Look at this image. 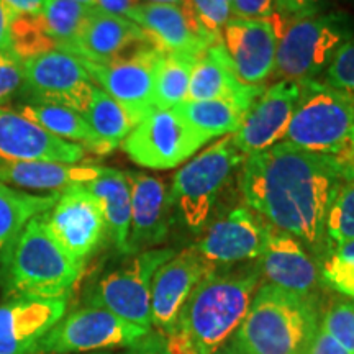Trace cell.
<instances>
[{"instance_id": "cell-1", "label": "cell", "mask_w": 354, "mask_h": 354, "mask_svg": "<svg viewBox=\"0 0 354 354\" xmlns=\"http://www.w3.org/2000/svg\"><path fill=\"white\" fill-rule=\"evenodd\" d=\"M241 167L248 209L297 238L315 258H325L326 214L344 180L336 158L281 141L246 156Z\"/></svg>"}, {"instance_id": "cell-2", "label": "cell", "mask_w": 354, "mask_h": 354, "mask_svg": "<svg viewBox=\"0 0 354 354\" xmlns=\"http://www.w3.org/2000/svg\"><path fill=\"white\" fill-rule=\"evenodd\" d=\"M259 266L212 272L194 289L166 336L171 354H215L241 325L256 287Z\"/></svg>"}, {"instance_id": "cell-3", "label": "cell", "mask_w": 354, "mask_h": 354, "mask_svg": "<svg viewBox=\"0 0 354 354\" xmlns=\"http://www.w3.org/2000/svg\"><path fill=\"white\" fill-rule=\"evenodd\" d=\"M320 328L313 295H299L272 284L256 290L241 325L232 336L240 354H307Z\"/></svg>"}, {"instance_id": "cell-4", "label": "cell", "mask_w": 354, "mask_h": 354, "mask_svg": "<svg viewBox=\"0 0 354 354\" xmlns=\"http://www.w3.org/2000/svg\"><path fill=\"white\" fill-rule=\"evenodd\" d=\"M84 271L48 232L43 215L17 234L0 261V281L10 297H68Z\"/></svg>"}, {"instance_id": "cell-5", "label": "cell", "mask_w": 354, "mask_h": 354, "mask_svg": "<svg viewBox=\"0 0 354 354\" xmlns=\"http://www.w3.org/2000/svg\"><path fill=\"white\" fill-rule=\"evenodd\" d=\"M297 107L284 136L286 143L322 154H338L354 125V97L322 79L300 81Z\"/></svg>"}, {"instance_id": "cell-6", "label": "cell", "mask_w": 354, "mask_h": 354, "mask_svg": "<svg viewBox=\"0 0 354 354\" xmlns=\"http://www.w3.org/2000/svg\"><path fill=\"white\" fill-rule=\"evenodd\" d=\"M245 159L228 136L209 146L176 172L171 197L185 227L194 233L207 228L223 187Z\"/></svg>"}, {"instance_id": "cell-7", "label": "cell", "mask_w": 354, "mask_h": 354, "mask_svg": "<svg viewBox=\"0 0 354 354\" xmlns=\"http://www.w3.org/2000/svg\"><path fill=\"white\" fill-rule=\"evenodd\" d=\"M351 35V21L344 13H317L282 24L274 76L295 82L318 79Z\"/></svg>"}, {"instance_id": "cell-8", "label": "cell", "mask_w": 354, "mask_h": 354, "mask_svg": "<svg viewBox=\"0 0 354 354\" xmlns=\"http://www.w3.org/2000/svg\"><path fill=\"white\" fill-rule=\"evenodd\" d=\"M209 141L174 109H151L123 140L122 148L135 165L165 171L184 165Z\"/></svg>"}, {"instance_id": "cell-9", "label": "cell", "mask_w": 354, "mask_h": 354, "mask_svg": "<svg viewBox=\"0 0 354 354\" xmlns=\"http://www.w3.org/2000/svg\"><path fill=\"white\" fill-rule=\"evenodd\" d=\"M149 331L109 310L87 305L61 318L30 354L99 353L110 348H127Z\"/></svg>"}, {"instance_id": "cell-10", "label": "cell", "mask_w": 354, "mask_h": 354, "mask_svg": "<svg viewBox=\"0 0 354 354\" xmlns=\"http://www.w3.org/2000/svg\"><path fill=\"white\" fill-rule=\"evenodd\" d=\"M176 254L174 250L136 253L120 269L105 274L94 286L87 304L115 313L123 320L151 330V282L154 272Z\"/></svg>"}, {"instance_id": "cell-11", "label": "cell", "mask_w": 354, "mask_h": 354, "mask_svg": "<svg viewBox=\"0 0 354 354\" xmlns=\"http://www.w3.org/2000/svg\"><path fill=\"white\" fill-rule=\"evenodd\" d=\"M161 56L162 51L151 43H141L105 63H91L84 59L81 63L95 86L120 102L140 122L154 109V79Z\"/></svg>"}, {"instance_id": "cell-12", "label": "cell", "mask_w": 354, "mask_h": 354, "mask_svg": "<svg viewBox=\"0 0 354 354\" xmlns=\"http://www.w3.org/2000/svg\"><path fill=\"white\" fill-rule=\"evenodd\" d=\"M95 82L81 59L66 51H46L24 59V91L30 102L63 105L84 115Z\"/></svg>"}, {"instance_id": "cell-13", "label": "cell", "mask_w": 354, "mask_h": 354, "mask_svg": "<svg viewBox=\"0 0 354 354\" xmlns=\"http://www.w3.org/2000/svg\"><path fill=\"white\" fill-rule=\"evenodd\" d=\"M43 221L57 245L81 264H86L107 234L99 202L86 185L61 192L53 209L43 214Z\"/></svg>"}, {"instance_id": "cell-14", "label": "cell", "mask_w": 354, "mask_h": 354, "mask_svg": "<svg viewBox=\"0 0 354 354\" xmlns=\"http://www.w3.org/2000/svg\"><path fill=\"white\" fill-rule=\"evenodd\" d=\"M282 24L271 19L230 17L221 28V43L238 77L246 86H263L274 74Z\"/></svg>"}, {"instance_id": "cell-15", "label": "cell", "mask_w": 354, "mask_h": 354, "mask_svg": "<svg viewBox=\"0 0 354 354\" xmlns=\"http://www.w3.org/2000/svg\"><path fill=\"white\" fill-rule=\"evenodd\" d=\"M127 19L141 26L153 46L165 53L202 56L221 39L203 26L192 8L141 2Z\"/></svg>"}, {"instance_id": "cell-16", "label": "cell", "mask_w": 354, "mask_h": 354, "mask_svg": "<svg viewBox=\"0 0 354 354\" xmlns=\"http://www.w3.org/2000/svg\"><path fill=\"white\" fill-rule=\"evenodd\" d=\"M216 266L194 246L176 253L154 272L151 282V325L167 335L184 308L190 294Z\"/></svg>"}, {"instance_id": "cell-17", "label": "cell", "mask_w": 354, "mask_h": 354, "mask_svg": "<svg viewBox=\"0 0 354 354\" xmlns=\"http://www.w3.org/2000/svg\"><path fill=\"white\" fill-rule=\"evenodd\" d=\"M268 243V223L248 207H236L207 225L194 248L212 264L259 259Z\"/></svg>"}, {"instance_id": "cell-18", "label": "cell", "mask_w": 354, "mask_h": 354, "mask_svg": "<svg viewBox=\"0 0 354 354\" xmlns=\"http://www.w3.org/2000/svg\"><path fill=\"white\" fill-rule=\"evenodd\" d=\"M300 86L295 81H277L264 88L248 110L240 130L232 140L245 156L261 153L284 140L292 115L297 107Z\"/></svg>"}, {"instance_id": "cell-19", "label": "cell", "mask_w": 354, "mask_h": 354, "mask_svg": "<svg viewBox=\"0 0 354 354\" xmlns=\"http://www.w3.org/2000/svg\"><path fill=\"white\" fill-rule=\"evenodd\" d=\"M86 149L51 135L19 110L0 107V165L53 161L79 165Z\"/></svg>"}, {"instance_id": "cell-20", "label": "cell", "mask_w": 354, "mask_h": 354, "mask_svg": "<svg viewBox=\"0 0 354 354\" xmlns=\"http://www.w3.org/2000/svg\"><path fill=\"white\" fill-rule=\"evenodd\" d=\"M131 194L128 254H136L166 240L174 203L165 180L145 172H125Z\"/></svg>"}, {"instance_id": "cell-21", "label": "cell", "mask_w": 354, "mask_h": 354, "mask_svg": "<svg viewBox=\"0 0 354 354\" xmlns=\"http://www.w3.org/2000/svg\"><path fill=\"white\" fill-rule=\"evenodd\" d=\"M68 297H10L0 304V354H30L66 315Z\"/></svg>"}, {"instance_id": "cell-22", "label": "cell", "mask_w": 354, "mask_h": 354, "mask_svg": "<svg viewBox=\"0 0 354 354\" xmlns=\"http://www.w3.org/2000/svg\"><path fill=\"white\" fill-rule=\"evenodd\" d=\"M258 261L259 271L269 284L292 294L312 295L320 282V263L315 256L297 238L269 223L268 243Z\"/></svg>"}, {"instance_id": "cell-23", "label": "cell", "mask_w": 354, "mask_h": 354, "mask_svg": "<svg viewBox=\"0 0 354 354\" xmlns=\"http://www.w3.org/2000/svg\"><path fill=\"white\" fill-rule=\"evenodd\" d=\"M263 92V86H246L240 81L220 39L197 59L185 100H225L248 112Z\"/></svg>"}, {"instance_id": "cell-24", "label": "cell", "mask_w": 354, "mask_h": 354, "mask_svg": "<svg viewBox=\"0 0 354 354\" xmlns=\"http://www.w3.org/2000/svg\"><path fill=\"white\" fill-rule=\"evenodd\" d=\"M141 43L151 41L135 21L92 7L81 32L64 51L91 63H105Z\"/></svg>"}, {"instance_id": "cell-25", "label": "cell", "mask_w": 354, "mask_h": 354, "mask_svg": "<svg viewBox=\"0 0 354 354\" xmlns=\"http://www.w3.org/2000/svg\"><path fill=\"white\" fill-rule=\"evenodd\" d=\"M105 167L92 165H66L53 161L3 162L0 183L25 190L61 194L73 185H86L97 179Z\"/></svg>"}, {"instance_id": "cell-26", "label": "cell", "mask_w": 354, "mask_h": 354, "mask_svg": "<svg viewBox=\"0 0 354 354\" xmlns=\"http://www.w3.org/2000/svg\"><path fill=\"white\" fill-rule=\"evenodd\" d=\"M86 189L99 202L110 240L122 254H128L131 223V194L123 171L105 167L104 172L86 184Z\"/></svg>"}, {"instance_id": "cell-27", "label": "cell", "mask_w": 354, "mask_h": 354, "mask_svg": "<svg viewBox=\"0 0 354 354\" xmlns=\"http://www.w3.org/2000/svg\"><path fill=\"white\" fill-rule=\"evenodd\" d=\"M19 112L57 138L82 146L86 151L88 149L97 154H109L107 148L99 140L86 118L76 110L63 107V105L26 100L25 104L20 105Z\"/></svg>"}, {"instance_id": "cell-28", "label": "cell", "mask_w": 354, "mask_h": 354, "mask_svg": "<svg viewBox=\"0 0 354 354\" xmlns=\"http://www.w3.org/2000/svg\"><path fill=\"white\" fill-rule=\"evenodd\" d=\"M57 197L59 194H26L0 183V261L25 225L51 210Z\"/></svg>"}, {"instance_id": "cell-29", "label": "cell", "mask_w": 354, "mask_h": 354, "mask_svg": "<svg viewBox=\"0 0 354 354\" xmlns=\"http://www.w3.org/2000/svg\"><path fill=\"white\" fill-rule=\"evenodd\" d=\"M109 153L122 146L123 140L138 125L133 115L123 107L120 102L110 97L100 87L94 88L88 107L82 115Z\"/></svg>"}, {"instance_id": "cell-30", "label": "cell", "mask_w": 354, "mask_h": 354, "mask_svg": "<svg viewBox=\"0 0 354 354\" xmlns=\"http://www.w3.org/2000/svg\"><path fill=\"white\" fill-rule=\"evenodd\" d=\"M174 110L194 130L205 135L209 140L233 135L245 122V110L225 100L183 102Z\"/></svg>"}, {"instance_id": "cell-31", "label": "cell", "mask_w": 354, "mask_h": 354, "mask_svg": "<svg viewBox=\"0 0 354 354\" xmlns=\"http://www.w3.org/2000/svg\"><path fill=\"white\" fill-rule=\"evenodd\" d=\"M198 57L201 56L162 51L154 79V109H174L185 102L194 66Z\"/></svg>"}, {"instance_id": "cell-32", "label": "cell", "mask_w": 354, "mask_h": 354, "mask_svg": "<svg viewBox=\"0 0 354 354\" xmlns=\"http://www.w3.org/2000/svg\"><path fill=\"white\" fill-rule=\"evenodd\" d=\"M91 8L77 0H46L37 17L56 50L64 51L81 32Z\"/></svg>"}, {"instance_id": "cell-33", "label": "cell", "mask_w": 354, "mask_h": 354, "mask_svg": "<svg viewBox=\"0 0 354 354\" xmlns=\"http://www.w3.org/2000/svg\"><path fill=\"white\" fill-rule=\"evenodd\" d=\"M326 253L354 240V179L343 180L336 190L325 221Z\"/></svg>"}, {"instance_id": "cell-34", "label": "cell", "mask_w": 354, "mask_h": 354, "mask_svg": "<svg viewBox=\"0 0 354 354\" xmlns=\"http://www.w3.org/2000/svg\"><path fill=\"white\" fill-rule=\"evenodd\" d=\"M320 281L331 290L354 299V240L326 253L320 263Z\"/></svg>"}, {"instance_id": "cell-35", "label": "cell", "mask_w": 354, "mask_h": 354, "mask_svg": "<svg viewBox=\"0 0 354 354\" xmlns=\"http://www.w3.org/2000/svg\"><path fill=\"white\" fill-rule=\"evenodd\" d=\"M320 328L354 354V300H343L326 310Z\"/></svg>"}, {"instance_id": "cell-36", "label": "cell", "mask_w": 354, "mask_h": 354, "mask_svg": "<svg viewBox=\"0 0 354 354\" xmlns=\"http://www.w3.org/2000/svg\"><path fill=\"white\" fill-rule=\"evenodd\" d=\"M322 81L354 97V38L339 48Z\"/></svg>"}, {"instance_id": "cell-37", "label": "cell", "mask_w": 354, "mask_h": 354, "mask_svg": "<svg viewBox=\"0 0 354 354\" xmlns=\"http://www.w3.org/2000/svg\"><path fill=\"white\" fill-rule=\"evenodd\" d=\"M24 59L15 51L0 53V107L21 95Z\"/></svg>"}, {"instance_id": "cell-38", "label": "cell", "mask_w": 354, "mask_h": 354, "mask_svg": "<svg viewBox=\"0 0 354 354\" xmlns=\"http://www.w3.org/2000/svg\"><path fill=\"white\" fill-rule=\"evenodd\" d=\"M190 2H192L194 12H196V15L202 21L203 26L209 28L216 37H220L221 28L232 17L230 7L216 2V0H190Z\"/></svg>"}, {"instance_id": "cell-39", "label": "cell", "mask_w": 354, "mask_h": 354, "mask_svg": "<svg viewBox=\"0 0 354 354\" xmlns=\"http://www.w3.org/2000/svg\"><path fill=\"white\" fill-rule=\"evenodd\" d=\"M230 13L238 19H271L276 13L274 0H230Z\"/></svg>"}, {"instance_id": "cell-40", "label": "cell", "mask_w": 354, "mask_h": 354, "mask_svg": "<svg viewBox=\"0 0 354 354\" xmlns=\"http://www.w3.org/2000/svg\"><path fill=\"white\" fill-rule=\"evenodd\" d=\"M127 348V351L122 354H171L166 336L159 331H149L135 344Z\"/></svg>"}, {"instance_id": "cell-41", "label": "cell", "mask_w": 354, "mask_h": 354, "mask_svg": "<svg viewBox=\"0 0 354 354\" xmlns=\"http://www.w3.org/2000/svg\"><path fill=\"white\" fill-rule=\"evenodd\" d=\"M307 354H351L348 349H344L342 344H339L336 339L331 338V336L318 328L315 338H313L312 344H310Z\"/></svg>"}, {"instance_id": "cell-42", "label": "cell", "mask_w": 354, "mask_h": 354, "mask_svg": "<svg viewBox=\"0 0 354 354\" xmlns=\"http://www.w3.org/2000/svg\"><path fill=\"white\" fill-rule=\"evenodd\" d=\"M15 13L0 0V53L12 50V21Z\"/></svg>"}, {"instance_id": "cell-43", "label": "cell", "mask_w": 354, "mask_h": 354, "mask_svg": "<svg viewBox=\"0 0 354 354\" xmlns=\"http://www.w3.org/2000/svg\"><path fill=\"white\" fill-rule=\"evenodd\" d=\"M335 158L338 161L344 180L354 179V125L351 128V133H349L346 146L338 154H335Z\"/></svg>"}, {"instance_id": "cell-44", "label": "cell", "mask_w": 354, "mask_h": 354, "mask_svg": "<svg viewBox=\"0 0 354 354\" xmlns=\"http://www.w3.org/2000/svg\"><path fill=\"white\" fill-rule=\"evenodd\" d=\"M141 0H94V8L112 15L127 17Z\"/></svg>"}, {"instance_id": "cell-45", "label": "cell", "mask_w": 354, "mask_h": 354, "mask_svg": "<svg viewBox=\"0 0 354 354\" xmlns=\"http://www.w3.org/2000/svg\"><path fill=\"white\" fill-rule=\"evenodd\" d=\"M322 0H286V13L292 19H302L318 13Z\"/></svg>"}, {"instance_id": "cell-46", "label": "cell", "mask_w": 354, "mask_h": 354, "mask_svg": "<svg viewBox=\"0 0 354 354\" xmlns=\"http://www.w3.org/2000/svg\"><path fill=\"white\" fill-rule=\"evenodd\" d=\"M15 15H37L46 0H3Z\"/></svg>"}, {"instance_id": "cell-47", "label": "cell", "mask_w": 354, "mask_h": 354, "mask_svg": "<svg viewBox=\"0 0 354 354\" xmlns=\"http://www.w3.org/2000/svg\"><path fill=\"white\" fill-rule=\"evenodd\" d=\"M141 2L162 3V6H177V7H184V8H192V2H190V0H141Z\"/></svg>"}, {"instance_id": "cell-48", "label": "cell", "mask_w": 354, "mask_h": 354, "mask_svg": "<svg viewBox=\"0 0 354 354\" xmlns=\"http://www.w3.org/2000/svg\"><path fill=\"white\" fill-rule=\"evenodd\" d=\"M276 2V10L279 13H286V0H274Z\"/></svg>"}, {"instance_id": "cell-49", "label": "cell", "mask_w": 354, "mask_h": 354, "mask_svg": "<svg viewBox=\"0 0 354 354\" xmlns=\"http://www.w3.org/2000/svg\"><path fill=\"white\" fill-rule=\"evenodd\" d=\"M215 354H240V353L234 351L233 348H228V349H223V351H218V353H215Z\"/></svg>"}, {"instance_id": "cell-50", "label": "cell", "mask_w": 354, "mask_h": 354, "mask_svg": "<svg viewBox=\"0 0 354 354\" xmlns=\"http://www.w3.org/2000/svg\"><path fill=\"white\" fill-rule=\"evenodd\" d=\"M77 2L84 3V6H88V7H94V0H77Z\"/></svg>"}, {"instance_id": "cell-51", "label": "cell", "mask_w": 354, "mask_h": 354, "mask_svg": "<svg viewBox=\"0 0 354 354\" xmlns=\"http://www.w3.org/2000/svg\"><path fill=\"white\" fill-rule=\"evenodd\" d=\"M216 2H220V3H223V6L230 7V0H216Z\"/></svg>"}, {"instance_id": "cell-52", "label": "cell", "mask_w": 354, "mask_h": 354, "mask_svg": "<svg viewBox=\"0 0 354 354\" xmlns=\"http://www.w3.org/2000/svg\"><path fill=\"white\" fill-rule=\"evenodd\" d=\"M91 354H107V353H104V351H99V353H91Z\"/></svg>"}]
</instances>
